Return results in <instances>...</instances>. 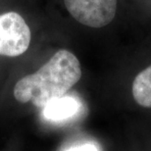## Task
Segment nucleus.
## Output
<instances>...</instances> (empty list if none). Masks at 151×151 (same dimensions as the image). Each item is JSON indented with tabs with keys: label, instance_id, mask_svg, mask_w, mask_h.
Returning <instances> with one entry per match:
<instances>
[{
	"label": "nucleus",
	"instance_id": "nucleus-1",
	"mask_svg": "<svg viewBox=\"0 0 151 151\" xmlns=\"http://www.w3.org/2000/svg\"><path fill=\"white\" fill-rule=\"evenodd\" d=\"M81 77L75 54L60 49L35 73L22 78L14 87V97L21 103L32 102L44 108L54 99L63 97Z\"/></svg>",
	"mask_w": 151,
	"mask_h": 151
},
{
	"label": "nucleus",
	"instance_id": "nucleus-2",
	"mask_svg": "<svg viewBox=\"0 0 151 151\" xmlns=\"http://www.w3.org/2000/svg\"><path fill=\"white\" fill-rule=\"evenodd\" d=\"M31 38V29L21 15L8 12L0 16V55H22L28 50Z\"/></svg>",
	"mask_w": 151,
	"mask_h": 151
},
{
	"label": "nucleus",
	"instance_id": "nucleus-3",
	"mask_svg": "<svg viewBox=\"0 0 151 151\" xmlns=\"http://www.w3.org/2000/svg\"><path fill=\"white\" fill-rule=\"evenodd\" d=\"M118 0H64L69 13L80 24L100 29L112 22Z\"/></svg>",
	"mask_w": 151,
	"mask_h": 151
},
{
	"label": "nucleus",
	"instance_id": "nucleus-4",
	"mask_svg": "<svg viewBox=\"0 0 151 151\" xmlns=\"http://www.w3.org/2000/svg\"><path fill=\"white\" fill-rule=\"evenodd\" d=\"M42 109L45 119L51 122H61L77 114L80 109V103L76 98L65 95L54 99Z\"/></svg>",
	"mask_w": 151,
	"mask_h": 151
},
{
	"label": "nucleus",
	"instance_id": "nucleus-5",
	"mask_svg": "<svg viewBox=\"0 0 151 151\" xmlns=\"http://www.w3.org/2000/svg\"><path fill=\"white\" fill-rule=\"evenodd\" d=\"M132 97L144 108H151V65L134 78L132 86Z\"/></svg>",
	"mask_w": 151,
	"mask_h": 151
},
{
	"label": "nucleus",
	"instance_id": "nucleus-6",
	"mask_svg": "<svg viewBox=\"0 0 151 151\" xmlns=\"http://www.w3.org/2000/svg\"><path fill=\"white\" fill-rule=\"evenodd\" d=\"M66 151H98V148L92 143H86L83 144V145L71 147Z\"/></svg>",
	"mask_w": 151,
	"mask_h": 151
}]
</instances>
